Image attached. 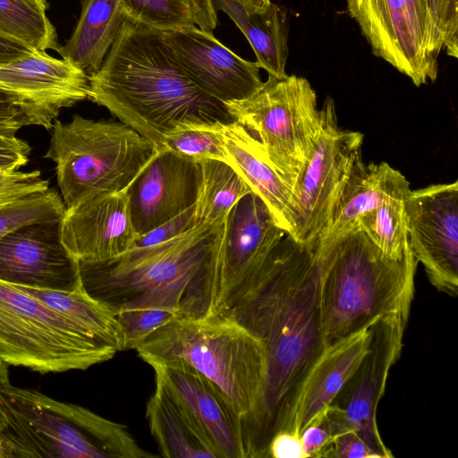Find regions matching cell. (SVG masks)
<instances>
[{"label":"cell","mask_w":458,"mask_h":458,"mask_svg":"<svg viewBox=\"0 0 458 458\" xmlns=\"http://www.w3.org/2000/svg\"><path fill=\"white\" fill-rule=\"evenodd\" d=\"M219 123L193 124L177 129L165 137L162 149L197 160L209 158L226 162L227 155Z\"/></svg>","instance_id":"cell-33"},{"label":"cell","mask_w":458,"mask_h":458,"mask_svg":"<svg viewBox=\"0 0 458 458\" xmlns=\"http://www.w3.org/2000/svg\"><path fill=\"white\" fill-rule=\"evenodd\" d=\"M127 20L159 31L195 25L191 0H123Z\"/></svg>","instance_id":"cell-32"},{"label":"cell","mask_w":458,"mask_h":458,"mask_svg":"<svg viewBox=\"0 0 458 458\" xmlns=\"http://www.w3.org/2000/svg\"><path fill=\"white\" fill-rule=\"evenodd\" d=\"M226 219L199 224L165 242L131 248L98 262H80L83 290L116 313L160 308L180 317L216 311Z\"/></svg>","instance_id":"cell-3"},{"label":"cell","mask_w":458,"mask_h":458,"mask_svg":"<svg viewBox=\"0 0 458 458\" xmlns=\"http://www.w3.org/2000/svg\"><path fill=\"white\" fill-rule=\"evenodd\" d=\"M0 36L38 52H57L61 47L55 28L45 11L27 0H0Z\"/></svg>","instance_id":"cell-30"},{"label":"cell","mask_w":458,"mask_h":458,"mask_svg":"<svg viewBox=\"0 0 458 458\" xmlns=\"http://www.w3.org/2000/svg\"><path fill=\"white\" fill-rule=\"evenodd\" d=\"M149 365L156 381L196 422L219 458H246L242 420L213 382L182 361Z\"/></svg>","instance_id":"cell-18"},{"label":"cell","mask_w":458,"mask_h":458,"mask_svg":"<svg viewBox=\"0 0 458 458\" xmlns=\"http://www.w3.org/2000/svg\"><path fill=\"white\" fill-rule=\"evenodd\" d=\"M331 457L377 458L366 442L352 428H347L334 437Z\"/></svg>","instance_id":"cell-41"},{"label":"cell","mask_w":458,"mask_h":458,"mask_svg":"<svg viewBox=\"0 0 458 458\" xmlns=\"http://www.w3.org/2000/svg\"><path fill=\"white\" fill-rule=\"evenodd\" d=\"M62 218L34 222L0 240V281L72 292L81 287L80 262L61 237Z\"/></svg>","instance_id":"cell-13"},{"label":"cell","mask_w":458,"mask_h":458,"mask_svg":"<svg viewBox=\"0 0 458 458\" xmlns=\"http://www.w3.org/2000/svg\"><path fill=\"white\" fill-rule=\"evenodd\" d=\"M392 169L386 162L365 164L360 150L352 163L319 241H329L356 229L360 218L381 202Z\"/></svg>","instance_id":"cell-26"},{"label":"cell","mask_w":458,"mask_h":458,"mask_svg":"<svg viewBox=\"0 0 458 458\" xmlns=\"http://www.w3.org/2000/svg\"><path fill=\"white\" fill-rule=\"evenodd\" d=\"M215 10L225 13L242 30L268 75L283 78L288 56V27L284 10L270 3L264 10L249 11L233 0H211Z\"/></svg>","instance_id":"cell-25"},{"label":"cell","mask_w":458,"mask_h":458,"mask_svg":"<svg viewBox=\"0 0 458 458\" xmlns=\"http://www.w3.org/2000/svg\"><path fill=\"white\" fill-rule=\"evenodd\" d=\"M0 359V458H153L127 427L81 406L13 386Z\"/></svg>","instance_id":"cell-5"},{"label":"cell","mask_w":458,"mask_h":458,"mask_svg":"<svg viewBox=\"0 0 458 458\" xmlns=\"http://www.w3.org/2000/svg\"><path fill=\"white\" fill-rule=\"evenodd\" d=\"M61 237L79 262L104 261L130 250L138 234L126 191L93 193L66 208Z\"/></svg>","instance_id":"cell-19"},{"label":"cell","mask_w":458,"mask_h":458,"mask_svg":"<svg viewBox=\"0 0 458 458\" xmlns=\"http://www.w3.org/2000/svg\"><path fill=\"white\" fill-rule=\"evenodd\" d=\"M249 11H259L266 9L270 4V0H233Z\"/></svg>","instance_id":"cell-45"},{"label":"cell","mask_w":458,"mask_h":458,"mask_svg":"<svg viewBox=\"0 0 458 458\" xmlns=\"http://www.w3.org/2000/svg\"><path fill=\"white\" fill-rule=\"evenodd\" d=\"M267 457L306 458L301 435L292 430L276 433L269 442Z\"/></svg>","instance_id":"cell-42"},{"label":"cell","mask_w":458,"mask_h":458,"mask_svg":"<svg viewBox=\"0 0 458 458\" xmlns=\"http://www.w3.org/2000/svg\"><path fill=\"white\" fill-rule=\"evenodd\" d=\"M157 151L122 122L74 114L68 123L55 120L44 157L55 162L61 197L69 208L93 193L126 191Z\"/></svg>","instance_id":"cell-7"},{"label":"cell","mask_w":458,"mask_h":458,"mask_svg":"<svg viewBox=\"0 0 458 458\" xmlns=\"http://www.w3.org/2000/svg\"><path fill=\"white\" fill-rule=\"evenodd\" d=\"M150 433L165 458H219L196 422L156 381L146 406Z\"/></svg>","instance_id":"cell-24"},{"label":"cell","mask_w":458,"mask_h":458,"mask_svg":"<svg viewBox=\"0 0 458 458\" xmlns=\"http://www.w3.org/2000/svg\"><path fill=\"white\" fill-rule=\"evenodd\" d=\"M409 313L403 310L386 314L368 327L367 352L330 403L377 458L393 457L381 439L376 414L389 371L401 354Z\"/></svg>","instance_id":"cell-11"},{"label":"cell","mask_w":458,"mask_h":458,"mask_svg":"<svg viewBox=\"0 0 458 458\" xmlns=\"http://www.w3.org/2000/svg\"><path fill=\"white\" fill-rule=\"evenodd\" d=\"M117 348L13 284L0 281V359L40 373L87 369Z\"/></svg>","instance_id":"cell-8"},{"label":"cell","mask_w":458,"mask_h":458,"mask_svg":"<svg viewBox=\"0 0 458 458\" xmlns=\"http://www.w3.org/2000/svg\"><path fill=\"white\" fill-rule=\"evenodd\" d=\"M409 246L429 282L458 293V182L410 191L404 199Z\"/></svg>","instance_id":"cell-12"},{"label":"cell","mask_w":458,"mask_h":458,"mask_svg":"<svg viewBox=\"0 0 458 458\" xmlns=\"http://www.w3.org/2000/svg\"><path fill=\"white\" fill-rule=\"evenodd\" d=\"M445 53L458 57V0H423Z\"/></svg>","instance_id":"cell-35"},{"label":"cell","mask_w":458,"mask_h":458,"mask_svg":"<svg viewBox=\"0 0 458 458\" xmlns=\"http://www.w3.org/2000/svg\"><path fill=\"white\" fill-rule=\"evenodd\" d=\"M195 24L208 33H212L217 24V12L211 0H191Z\"/></svg>","instance_id":"cell-43"},{"label":"cell","mask_w":458,"mask_h":458,"mask_svg":"<svg viewBox=\"0 0 458 458\" xmlns=\"http://www.w3.org/2000/svg\"><path fill=\"white\" fill-rule=\"evenodd\" d=\"M199 162L202 182L195 205L197 225L224 222L233 206L250 192V188L227 162L209 158Z\"/></svg>","instance_id":"cell-29"},{"label":"cell","mask_w":458,"mask_h":458,"mask_svg":"<svg viewBox=\"0 0 458 458\" xmlns=\"http://www.w3.org/2000/svg\"><path fill=\"white\" fill-rule=\"evenodd\" d=\"M26 45L12 38L0 36V66L36 53Z\"/></svg>","instance_id":"cell-44"},{"label":"cell","mask_w":458,"mask_h":458,"mask_svg":"<svg viewBox=\"0 0 458 458\" xmlns=\"http://www.w3.org/2000/svg\"><path fill=\"white\" fill-rule=\"evenodd\" d=\"M126 21L123 0H83L77 25L57 53L90 76L101 67Z\"/></svg>","instance_id":"cell-23"},{"label":"cell","mask_w":458,"mask_h":458,"mask_svg":"<svg viewBox=\"0 0 458 458\" xmlns=\"http://www.w3.org/2000/svg\"><path fill=\"white\" fill-rule=\"evenodd\" d=\"M225 104L233 121L259 143L294 195L320 130V111L310 83L296 75H268L255 94Z\"/></svg>","instance_id":"cell-9"},{"label":"cell","mask_w":458,"mask_h":458,"mask_svg":"<svg viewBox=\"0 0 458 458\" xmlns=\"http://www.w3.org/2000/svg\"><path fill=\"white\" fill-rule=\"evenodd\" d=\"M320 111V130L313 155L293 195L294 223L290 234L301 243H314L325 232L363 134L337 123L334 100L327 97Z\"/></svg>","instance_id":"cell-10"},{"label":"cell","mask_w":458,"mask_h":458,"mask_svg":"<svg viewBox=\"0 0 458 458\" xmlns=\"http://www.w3.org/2000/svg\"><path fill=\"white\" fill-rule=\"evenodd\" d=\"M320 301L327 349L377 318L410 310L418 261L409 246L387 258L360 229L320 242Z\"/></svg>","instance_id":"cell-4"},{"label":"cell","mask_w":458,"mask_h":458,"mask_svg":"<svg viewBox=\"0 0 458 458\" xmlns=\"http://www.w3.org/2000/svg\"><path fill=\"white\" fill-rule=\"evenodd\" d=\"M15 286L123 351V332L116 313L89 296L82 286L72 292Z\"/></svg>","instance_id":"cell-28"},{"label":"cell","mask_w":458,"mask_h":458,"mask_svg":"<svg viewBox=\"0 0 458 458\" xmlns=\"http://www.w3.org/2000/svg\"><path fill=\"white\" fill-rule=\"evenodd\" d=\"M301 438L306 458L331 457L334 436L325 411L302 430Z\"/></svg>","instance_id":"cell-37"},{"label":"cell","mask_w":458,"mask_h":458,"mask_svg":"<svg viewBox=\"0 0 458 458\" xmlns=\"http://www.w3.org/2000/svg\"><path fill=\"white\" fill-rule=\"evenodd\" d=\"M201 182L199 160L169 149L157 150L125 191L138 236L194 206Z\"/></svg>","instance_id":"cell-16"},{"label":"cell","mask_w":458,"mask_h":458,"mask_svg":"<svg viewBox=\"0 0 458 458\" xmlns=\"http://www.w3.org/2000/svg\"><path fill=\"white\" fill-rule=\"evenodd\" d=\"M227 163L267 205L276 224L291 234L294 223L293 194L268 161L259 143L236 122L219 123Z\"/></svg>","instance_id":"cell-21"},{"label":"cell","mask_w":458,"mask_h":458,"mask_svg":"<svg viewBox=\"0 0 458 458\" xmlns=\"http://www.w3.org/2000/svg\"><path fill=\"white\" fill-rule=\"evenodd\" d=\"M31 125L19 101L0 89V135L13 137L23 126Z\"/></svg>","instance_id":"cell-40"},{"label":"cell","mask_w":458,"mask_h":458,"mask_svg":"<svg viewBox=\"0 0 458 458\" xmlns=\"http://www.w3.org/2000/svg\"><path fill=\"white\" fill-rule=\"evenodd\" d=\"M27 1L30 2V4H32L33 5H35L36 7H38V9L45 11V12L48 8V4L47 3L46 0H27Z\"/></svg>","instance_id":"cell-46"},{"label":"cell","mask_w":458,"mask_h":458,"mask_svg":"<svg viewBox=\"0 0 458 458\" xmlns=\"http://www.w3.org/2000/svg\"><path fill=\"white\" fill-rule=\"evenodd\" d=\"M0 89L19 101L31 125L50 130L61 109L88 98L89 75L38 51L0 66Z\"/></svg>","instance_id":"cell-15"},{"label":"cell","mask_w":458,"mask_h":458,"mask_svg":"<svg viewBox=\"0 0 458 458\" xmlns=\"http://www.w3.org/2000/svg\"><path fill=\"white\" fill-rule=\"evenodd\" d=\"M161 32L191 81L213 98L224 103L241 100L262 87L258 64L238 56L212 33L195 25Z\"/></svg>","instance_id":"cell-17"},{"label":"cell","mask_w":458,"mask_h":458,"mask_svg":"<svg viewBox=\"0 0 458 458\" xmlns=\"http://www.w3.org/2000/svg\"><path fill=\"white\" fill-rule=\"evenodd\" d=\"M31 148L17 138L0 135V172L13 173L29 162Z\"/></svg>","instance_id":"cell-39"},{"label":"cell","mask_w":458,"mask_h":458,"mask_svg":"<svg viewBox=\"0 0 458 458\" xmlns=\"http://www.w3.org/2000/svg\"><path fill=\"white\" fill-rule=\"evenodd\" d=\"M88 98L148 140L157 150L172 131L193 124L234 122L224 102L196 86L175 61L162 32L126 21Z\"/></svg>","instance_id":"cell-2"},{"label":"cell","mask_w":458,"mask_h":458,"mask_svg":"<svg viewBox=\"0 0 458 458\" xmlns=\"http://www.w3.org/2000/svg\"><path fill=\"white\" fill-rule=\"evenodd\" d=\"M180 316L160 308H124L116 311L123 332V351L136 350L156 330Z\"/></svg>","instance_id":"cell-34"},{"label":"cell","mask_w":458,"mask_h":458,"mask_svg":"<svg viewBox=\"0 0 458 458\" xmlns=\"http://www.w3.org/2000/svg\"><path fill=\"white\" fill-rule=\"evenodd\" d=\"M4 425H5V419H4L2 411H0V431L4 428Z\"/></svg>","instance_id":"cell-47"},{"label":"cell","mask_w":458,"mask_h":458,"mask_svg":"<svg viewBox=\"0 0 458 458\" xmlns=\"http://www.w3.org/2000/svg\"><path fill=\"white\" fill-rule=\"evenodd\" d=\"M66 206L54 189L0 206V240L26 225L63 218Z\"/></svg>","instance_id":"cell-31"},{"label":"cell","mask_w":458,"mask_h":458,"mask_svg":"<svg viewBox=\"0 0 458 458\" xmlns=\"http://www.w3.org/2000/svg\"><path fill=\"white\" fill-rule=\"evenodd\" d=\"M373 54L419 87L437 78V58L412 20L405 0H346Z\"/></svg>","instance_id":"cell-14"},{"label":"cell","mask_w":458,"mask_h":458,"mask_svg":"<svg viewBox=\"0 0 458 458\" xmlns=\"http://www.w3.org/2000/svg\"><path fill=\"white\" fill-rule=\"evenodd\" d=\"M47 189L48 182L41 177L39 171L0 172V206Z\"/></svg>","instance_id":"cell-36"},{"label":"cell","mask_w":458,"mask_h":458,"mask_svg":"<svg viewBox=\"0 0 458 458\" xmlns=\"http://www.w3.org/2000/svg\"><path fill=\"white\" fill-rule=\"evenodd\" d=\"M369 340L367 328L326 350L302 389L295 414V432L301 435L330 405L367 352Z\"/></svg>","instance_id":"cell-22"},{"label":"cell","mask_w":458,"mask_h":458,"mask_svg":"<svg viewBox=\"0 0 458 458\" xmlns=\"http://www.w3.org/2000/svg\"><path fill=\"white\" fill-rule=\"evenodd\" d=\"M195 205L178 216L167 221L145 234L138 236L131 248L147 247L165 242L197 225Z\"/></svg>","instance_id":"cell-38"},{"label":"cell","mask_w":458,"mask_h":458,"mask_svg":"<svg viewBox=\"0 0 458 458\" xmlns=\"http://www.w3.org/2000/svg\"><path fill=\"white\" fill-rule=\"evenodd\" d=\"M135 351L148 365L179 360L206 377L229 399L242 431L253 419L266 375L265 351L231 318L217 311L198 318H175Z\"/></svg>","instance_id":"cell-6"},{"label":"cell","mask_w":458,"mask_h":458,"mask_svg":"<svg viewBox=\"0 0 458 458\" xmlns=\"http://www.w3.org/2000/svg\"><path fill=\"white\" fill-rule=\"evenodd\" d=\"M216 311L233 319L264 347L261 398L243 439L246 458H267L269 442L276 433L295 432L302 389L327 350L318 241L301 243L286 233Z\"/></svg>","instance_id":"cell-1"},{"label":"cell","mask_w":458,"mask_h":458,"mask_svg":"<svg viewBox=\"0 0 458 458\" xmlns=\"http://www.w3.org/2000/svg\"><path fill=\"white\" fill-rule=\"evenodd\" d=\"M285 235L254 192L245 194L233 206L226 216L216 310L263 264Z\"/></svg>","instance_id":"cell-20"},{"label":"cell","mask_w":458,"mask_h":458,"mask_svg":"<svg viewBox=\"0 0 458 458\" xmlns=\"http://www.w3.org/2000/svg\"><path fill=\"white\" fill-rule=\"evenodd\" d=\"M410 182L392 169L385 195L375 208L365 213L357 228L389 259H401L409 248L404 199Z\"/></svg>","instance_id":"cell-27"}]
</instances>
